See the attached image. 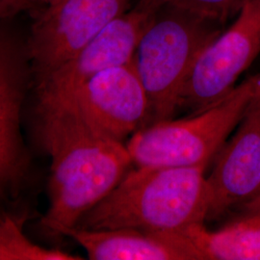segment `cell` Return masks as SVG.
Masks as SVG:
<instances>
[{
    "label": "cell",
    "mask_w": 260,
    "mask_h": 260,
    "mask_svg": "<svg viewBox=\"0 0 260 260\" xmlns=\"http://www.w3.org/2000/svg\"><path fill=\"white\" fill-rule=\"evenodd\" d=\"M30 0H0V19H11L20 13L35 8Z\"/></svg>",
    "instance_id": "cell-15"
},
{
    "label": "cell",
    "mask_w": 260,
    "mask_h": 260,
    "mask_svg": "<svg viewBox=\"0 0 260 260\" xmlns=\"http://www.w3.org/2000/svg\"><path fill=\"white\" fill-rule=\"evenodd\" d=\"M207 179L209 212L217 219L251 200L260 189V89L233 134L214 158Z\"/></svg>",
    "instance_id": "cell-10"
},
{
    "label": "cell",
    "mask_w": 260,
    "mask_h": 260,
    "mask_svg": "<svg viewBox=\"0 0 260 260\" xmlns=\"http://www.w3.org/2000/svg\"><path fill=\"white\" fill-rule=\"evenodd\" d=\"M26 216L0 211V260H77L78 255L48 249L31 241L23 232Z\"/></svg>",
    "instance_id": "cell-13"
},
{
    "label": "cell",
    "mask_w": 260,
    "mask_h": 260,
    "mask_svg": "<svg viewBox=\"0 0 260 260\" xmlns=\"http://www.w3.org/2000/svg\"><path fill=\"white\" fill-rule=\"evenodd\" d=\"M163 0H137L73 58L35 85L37 105L54 102L103 71L132 62L140 40Z\"/></svg>",
    "instance_id": "cell-8"
},
{
    "label": "cell",
    "mask_w": 260,
    "mask_h": 260,
    "mask_svg": "<svg viewBox=\"0 0 260 260\" xmlns=\"http://www.w3.org/2000/svg\"><path fill=\"white\" fill-rule=\"evenodd\" d=\"M0 19V206L18 199L29 172L22 108L34 83L27 37Z\"/></svg>",
    "instance_id": "cell-5"
},
{
    "label": "cell",
    "mask_w": 260,
    "mask_h": 260,
    "mask_svg": "<svg viewBox=\"0 0 260 260\" xmlns=\"http://www.w3.org/2000/svg\"><path fill=\"white\" fill-rule=\"evenodd\" d=\"M205 171L206 167L134 166L76 226L182 232L203 224L209 212Z\"/></svg>",
    "instance_id": "cell-2"
},
{
    "label": "cell",
    "mask_w": 260,
    "mask_h": 260,
    "mask_svg": "<svg viewBox=\"0 0 260 260\" xmlns=\"http://www.w3.org/2000/svg\"><path fill=\"white\" fill-rule=\"evenodd\" d=\"M92 260H204L187 233L149 232L137 229H67Z\"/></svg>",
    "instance_id": "cell-11"
},
{
    "label": "cell",
    "mask_w": 260,
    "mask_h": 260,
    "mask_svg": "<svg viewBox=\"0 0 260 260\" xmlns=\"http://www.w3.org/2000/svg\"><path fill=\"white\" fill-rule=\"evenodd\" d=\"M132 0H61L44 7L27 36L34 84L78 53Z\"/></svg>",
    "instance_id": "cell-7"
},
{
    "label": "cell",
    "mask_w": 260,
    "mask_h": 260,
    "mask_svg": "<svg viewBox=\"0 0 260 260\" xmlns=\"http://www.w3.org/2000/svg\"><path fill=\"white\" fill-rule=\"evenodd\" d=\"M165 4L195 14L223 25L235 17L241 7L242 0H163Z\"/></svg>",
    "instance_id": "cell-14"
},
{
    "label": "cell",
    "mask_w": 260,
    "mask_h": 260,
    "mask_svg": "<svg viewBox=\"0 0 260 260\" xmlns=\"http://www.w3.org/2000/svg\"><path fill=\"white\" fill-rule=\"evenodd\" d=\"M77 112L88 125L108 139L125 140L148 126L149 101L132 62L94 75L54 102Z\"/></svg>",
    "instance_id": "cell-9"
},
{
    "label": "cell",
    "mask_w": 260,
    "mask_h": 260,
    "mask_svg": "<svg viewBox=\"0 0 260 260\" xmlns=\"http://www.w3.org/2000/svg\"><path fill=\"white\" fill-rule=\"evenodd\" d=\"M222 24L163 4L144 32L132 64L146 91L149 124L172 119L197 60Z\"/></svg>",
    "instance_id": "cell-3"
},
{
    "label": "cell",
    "mask_w": 260,
    "mask_h": 260,
    "mask_svg": "<svg viewBox=\"0 0 260 260\" xmlns=\"http://www.w3.org/2000/svg\"><path fill=\"white\" fill-rule=\"evenodd\" d=\"M260 53V0H242L232 25L222 31L197 60L179 108L191 114L221 101L237 86Z\"/></svg>",
    "instance_id": "cell-6"
},
{
    "label": "cell",
    "mask_w": 260,
    "mask_h": 260,
    "mask_svg": "<svg viewBox=\"0 0 260 260\" xmlns=\"http://www.w3.org/2000/svg\"><path fill=\"white\" fill-rule=\"evenodd\" d=\"M42 145L51 159L49 206L42 219L51 237L76 226L133 167L125 144L91 128L70 106H37Z\"/></svg>",
    "instance_id": "cell-1"
},
{
    "label": "cell",
    "mask_w": 260,
    "mask_h": 260,
    "mask_svg": "<svg viewBox=\"0 0 260 260\" xmlns=\"http://www.w3.org/2000/svg\"><path fill=\"white\" fill-rule=\"evenodd\" d=\"M238 218H260V189L259 191L245 204L234 210Z\"/></svg>",
    "instance_id": "cell-16"
},
{
    "label": "cell",
    "mask_w": 260,
    "mask_h": 260,
    "mask_svg": "<svg viewBox=\"0 0 260 260\" xmlns=\"http://www.w3.org/2000/svg\"><path fill=\"white\" fill-rule=\"evenodd\" d=\"M260 89V74L221 101L183 119L148 125L125 142L134 166L206 167L223 148Z\"/></svg>",
    "instance_id": "cell-4"
},
{
    "label": "cell",
    "mask_w": 260,
    "mask_h": 260,
    "mask_svg": "<svg viewBox=\"0 0 260 260\" xmlns=\"http://www.w3.org/2000/svg\"><path fill=\"white\" fill-rule=\"evenodd\" d=\"M187 233L204 260H260V218H238L217 231L205 223Z\"/></svg>",
    "instance_id": "cell-12"
},
{
    "label": "cell",
    "mask_w": 260,
    "mask_h": 260,
    "mask_svg": "<svg viewBox=\"0 0 260 260\" xmlns=\"http://www.w3.org/2000/svg\"><path fill=\"white\" fill-rule=\"evenodd\" d=\"M35 6H37V5H42V6H44V7H47V6H49V5H52V4H54L56 2H59V1H61V0H30Z\"/></svg>",
    "instance_id": "cell-17"
}]
</instances>
